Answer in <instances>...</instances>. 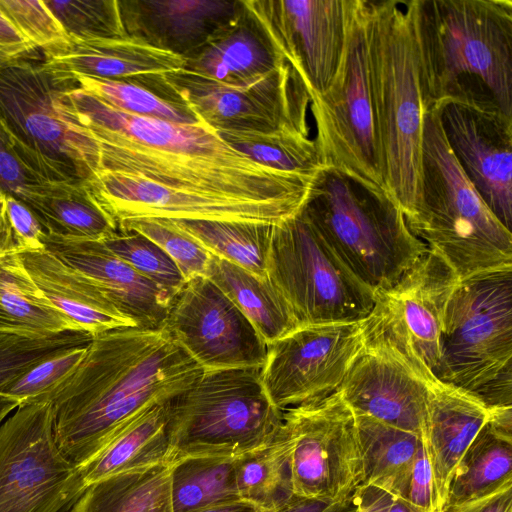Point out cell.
I'll return each instance as SVG.
<instances>
[{
  "label": "cell",
  "mask_w": 512,
  "mask_h": 512,
  "mask_svg": "<svg viewBox=\"0 0 512 512\" xmlns=\"http://www.w3.org/2000/svg\"><path fill=\"white\" fill-rule=\"evenodd\" d=\"M57 108L97 142L99 171L271 205L293 214L305 206L317 177L263 166L232 148L204 122L179 124L127 114L77 85L59 92Z\"/></svg>",
  "instance_id": "1"
},
{
  "label": "cell",
  "mask_w": 512,
  "mask_h": 512,
  "mask_svg": "<svg viewBox=\"0 0 512 512\" xmlns=\"http://www.w3.org/2000/svg\"><path fill=\"white\" fill-rule=\"evenodd\" d=\"M203 368L163 329L121 327L92 337L49 397L56 444L79 467L146 406L190 387Z\"/></svg>",
  "instance_id": "2"
},
{
  "label": "cell",
  "mask_w": 512,
  "mask_h": 512,
  "mask_svg": "<svg viewBox=\"0 0 512 512\" xmlns=\"http://www.w3.org/2000/svg\"><path fill=\"white\" fill-rule=\"evenodd\" d=\"M408 1L425 111L455 101L512 118V1Z\"/></svg>",
  "instance_id": "3"
},
{
  "label": "cell",
  "mask_w": 512,
  "mask_h": 512,
  "mask_svg": "<svg viewBox=\"0 0 512 512\" xmlns=\"http://www.w3.org/2000/svg\"><path fill=\"white\" fill-rule=\"evenodd\" d=\"M369 81L384 187L405 219L419 191L424 97L408 0H366Z\"/></svg>",
  "instance_id": "4"
},
{
  "label": "cell",
  "mask_w": 512,
  "mask_h": 512,
  "mask_svg": "<svg viewBox=\"0 0 512 512\" xmlns=\"http://www.w3.org/2000/svg\"><path fill=\"white\" fill-rule=\"evenodd\" d=\"M411 232L459 280L512 269V232L487 207L453 155L436 109L425 111Z\"/></svg>",
  "instance_id": "5"
},
{
  "label": "cell",
  "mask_w": 512,
  "mask_h": 512,
  "mask_svg": "<svg viewBox=\"0 0 512 512\" xmlns=\"http://www.w3.org/2000/svg\"><path fill=\"white\" fill-rule=\"evenodd\" d=\"M350 270L372 290L395 283L427 250L396 201L322 168L302 209Z\"/></svg>",
  "instance_id": "6"
},
{
  "label": "cell",
  "mask_w": 512,
  "mask_h": 512,
  "mask_svg": "<svg viewBox=\"0 0 512 512\" xmlns=\"http://www.w3.org/2000/svg\"><path fill=\"white\" fill-rule=\"evenodd\" d=\"M262 369L204 370L170 399L169 463L190 457H241L272 441L283 411L268 397Z\"/></svg>",
  "instance_id": "7"
},
{
  "label": "cell",
  "mask_w": 512,
  "mask_h": 512,
  "mask_svg": "<svg viewBox=\"0 0 512 512\" xmlns=\"http://www.w3.org/2000/svg\"><path fill=\"white\" fill-rule=\"evenodd\" d=\"M435 377L488 407L512 406V269L459 281L446 307Z\"/></svg>",
  "instance_id": "8"
},
{
  "label": "cell",
  "mask_w": 512,
  "mask_h": 512,
  "mask_svg": "<svg viewBox=\"0 0 512 512\" xmlns=\"http://www.w3.org/2000/svg\"><path fill=\"white\" fill-rule=\"evenodd\" d=\"M35 60L0 68V118L16 151L46 182L86 183L99 171V147L57 108L59 92L74 84Z\"/></svg>",
  "instance_id": "9"
},
{
  "label": "cell",
  "mask_w": 512,
  "mask_h": 512,
  "mask_svg": "<svg viewBox=\"0 0 512 512\" xmlns=\"http://www.w3.org/2000/svg\"><path fill=\"white\" fill-rule=\"evenodd\" d=\"M436 253H425L392 285L374 291L360 322L363 347L406 368L428 386L436 382L443 320L459 283Z\"/></svg>",
  "instance_id": "10"
},
{
  "label": "cell",
  "mask_w": 512,
  "mask_h": 512,
  "mask_svg": "<svg viewBox=\"0 0 512 512\" xmlns=\"http://www.w3.org/2000/svg\"><path fill=\"white\" fill-rule=\"evenodd\" d=\"M267 276L300 326L359 322L373 307L374 290L340 259L302 210L274 224Z\"/></svg>",
  "instance_id": "11"
},
{
  "label": "cell",
  "mask_w": 512,
  "mask_h": 512,
  "mask_svg": "<svg viewBox=\"0 0 512 512\" xmlns=\"http://www.w3.org/2000/svg\"><path fill=\"white\" fill-rule=\"evenodd\" d=\"M310 109L323 167L386 191L370 91L366 0H356L340 67L327 90L311 97Z\"/></svg>",
  "instance_id": "12"
},
{
  "label": "cell",
  "mask_w": 512,
  "mask_h": 512,
  "mask_svg": "<svg viewBox=\"0 0 512 512\" xmlns=\"http://www.w3.org/2000/svg\"><path fill=\"white\" fill-rule=\"evenodd\" d=\"M280 429L290 446L293 494L342 500L364 482V469L355 415L339 390L288 408Z\"/></svg>",
  "instance_id": "13"
},
{
  "label": "cell",
  "mask_w": 512,
  "mask_h": 512,
  "mask_svg": "<svg viewBox=\"0 0 512 512\" xmlns=\"http://www.w3.org/2000/svg\"><path fill=\"white\" fill-rule=\"evenodd\" d=\"M83 491L56 444L50 402L17 407L0 424V512H61Z\"/></svg>",
  "instance_id": "14"
},
{
  "label": "cell",
  "mask_w": 512,
  "mask_h": 512,
  "mask_svg": "<svg viewBox=\"0 0 512 512\" xmlns=\"http://www.w3.org/2000/svg\"><path fill=\"white\" fill-rule=\"evenodd\" d=\"M163 77L179 99L216 132L287 130L309 136L307 110L311 98L288 62L244 86L224 84L185 70Z\"/></svg>",
  "instance_id": "15"
},
{
  "label": "cell",
  "mask_w": 512,
  "mask_h": 512,
  "mask_svg": "<svg viewBox=\"0 0 512 512\" xmlns=\"http://www.w3.org/2000/svg\"><path fill=\"white\" fill-rule=\"evenodd\" d=\"M360 322L301 325L268 344L262 382L281 411L337 391L363 350Z\"/></svg>",
  "instance_id": "16"
},
{
  "label": "cell",
  "mask_w": 512,
  "mask_h": 512,
  "mask_svg": "<svg viewBox=\"0 0 512 512\" xmlns=\"http://www.w3.org/2000/svg\"><path fill=\"white\" fill-rule=\"evenodd\" d=\"M162 328L203 370L265 364L267 343L207 277L185 282L173 297Z\"/></svg>",
  "instance_id": "17"
},
{
  "label": "cell",
  "mask_w": 512,
  "mask_h": 512,
  "mask_svg": "<svg viewBox=\"0 0 512 512\" xmlns=\"http://www.w3.org/2000/svg\"><path fill=\"white\" fill-rule=\"evenodd\" d=\"M310 98L333 81L356 0H246Z\"/></svg>",
  "instance_id": "18"
},
{
  "label": "cell",
  "mask_w": 512,
  "mask_h": 512,
  "mask_svg": "<svg viewBox=\"0 0 512 512\" xmlns=\"http://www.w3.org/2000/svg\"><path fill=\"white\" fill-rule=\"evenodd\" d=\"M433 109L466 176L494 216L511 231L512 118L455 101Z\"/></svg>",
  "instance_id": "19"
},
{
  "label": "cell",
  "mask_w": 512,
  "mask_h": 512,
  "mask_svg": "<svg viewBox=\"0 0 512 512\" xmlns=\"http://www.w3.org/2000/svg\"><path fill=\"white\" fill-rule=\"evenodd\" d=\"M85 185L117 224L138 218L276 224L296 215L271 205L186 192L112 171H98Z\"/></svg>",
  "instance_id": "20"
},
{
  "label": "cell",
  "mask_w": 512,
  "mask_h": 512,
  "mask_svg": "<svg viewBox=\"0 0 512 512\" xmlns=\"http://www.w3.org/2000/svg\"><path fill=\"white\" fill-rule=\"evenodd\" d=\"M44 249L88 277L137 327L164 325L172 298L113 253L100 240L44 233Z\"/></svg>",
  "instance_id": "21"
},
{
  "label": "cell",
  "mask_w": 512,
  "mask_h": 512,
  "mask_svg": "<svg viewBox=\"0 0 512 512\" xmlns=\"http://www.w3.org/2000/svg\"><path fill=\"white\" fill-rule=\"evenodd\" d=\"M338 390L353 412L424 437L428 385L396 361L363 347Z\"/></svg>",
  "instance_id": "22"
},
{
  "label": "cell",
  "mask_w": 512,
  "mask_h": 512,
  "mask_svg": "<svg viewBox=\"0 0 512 512\" xmlns=\"http://www.w3.org/2000/svg\"><path fill=\"white\" fill-rule=\"evenodd\" d=\"M242 0H118L126 36L184 59L238 14Z\"/></svg>",
  "instance_id": "23"
},
{
  "label": "cell",
  "mask_w": 512,
  "mask_h": 512,
  "mask_svg": "<svg viewBox=\"0 0 512 512\" xmlns=\"http://www.w3.org/2000/svg\"><path fill=\"white\" fill-rule=\"evenodd\" d=\"M48 72L67 80L73 76L131 81L155 89L164 75L183 70L185 59L131 37L73 40L63 50L44 56Z\"/></svg>",
  "instance_id": "24"
},
{
  "label": "cell",
  "mask_w": 512,
  "mask_h": 512,
  "mask_svg": "<svg viewBox=\"0 0 512 512\" xmlns=\"http://www.w3.org/2000/svg\"><path fill=\"white\" fill-rule=\"evenodd\" d=\"M490 407L474 394L439 380L428 386L424 442L432 469L437 512L469 446L489 419Z\"/></svg>",
  "instance_id": "25"
},
{
  "label": "cell",
  "mask_w": 512,
  "mask_h": 512,
  "mask_svg": "<svg viewBox=\"0 0 512 512\" xmlns=\"http://www.w3.org/2000/svg\"><path fill=\"white\" fill-rule=\"evenodd\" d=\"M242 0L237 16L185 58V71L233 86L249 85L286 64Z\"/></svg>",
  "instance_id": "26"
},
{
  "label": "cell",
  "mask_w": 512,
  "mask_h": 512,
  "mask_svg": "<svg viewBox=\"0 0 512 512\" xmlns=\"http://www.w3.org/2000/svg\"><path fill=\"white\" fill-rule=\"evenodd\" d=\"M17 255L42 294L78 329L94 336L137 327L88 277L49 251L21 249Z\"/></svg>",
  "instance_id": "27"
},
{
  "label": "cell",
  "mask_w": 512,
  "mask_h": 512,
  "mask_svg": "<svg viewBox=\"0 0 512 512\" xmlns=\"http://www.w3.org/2000/svg\"><path fill=\"white\" fill-rule=\"evenodd\" d=\"M170 399L154 402L134 415L86 463L78 467L81 485L124 471L168 461Z\"/></svg>",
  "instance_id": "28"
},
{
  "label": "cell",
  "mask_w": 512,
  "mask_h": 512,
  "mask_svg": "<svg viewBox=\"0 0 512 512\" xmlns=\"http://www.w3.org/2000/svg\"><path fill=\"white\" fill-rule=\"evenodd\" d=\"M18 200L30 208L48 234L101 241L118 230L117 222L85 183L43 182Z\"/></svg>",
  "instance_id": "29"
},
{
  "label": "cell",
  "mask_w": 512,
  "mask_h": 512,
  "mask_svg": "<svg viewBox=\"0 0 512 512\" xmlns=\"http://www.w3.org/2000/svg\"><path fill=\"white\" fill-rule=\"evenodd\" d=\"M244 314L268 344L300 325L283 294L269 277L212 255L206 276Z\"/></svg>",
  "instance_id": "30"
},
{
  "label": "cell",
  "mask_w": 512,
  "mask_h": 512,
  "mask_svg": "<svg viewBox=\"0 0 512 512\" xmlns=\"http://www.w3.org/2000/svg\"><path fill=\"white\" fill-rule=\"evenodd\" d=\"M69 330L80 329L42 294L17 252L1 255L0 333L45 338Z\"/></svg>",
  "instance_id": "31"
},
{
  "label": "cell",
  "mask_w": 512,
  "mask_h": 512,
  "mask_svg": "<svg viewBox=\"0 0 512 512\" xmlns=\"http://www.w3.org/2000/svg\"><path fill=\"white\" fill-rule=\"evenodd\" d=\"M354 415L363 460L362 486L405 499L422 437L365 414Z\"/></svg>",
  "instance_id": "32"
},
{
  "label": "cell",
  "mask_w": 512,
  "mask_h": 512,
  "mask_svg": "<svg viewBox=\"0 0 512 512\" xmlns=\"http://www.w3.org/2000/svg\"><path fill=\"white\" fill-rule=\"evenodd\" d=\"M171 463L140 467L89 485L69 512H173Z\"/></svg>",
  "instance_id": "33"
},
{
  "label": "cell",
  "mask_w": 512,
  "mask_h": 512,
  "mask_svg": "<svg viewBox=\"0 0 512 512\" xmlns=\"http://www.w3.org/2000/svg\"><path fill=\"white\" fill-rule=\"evenodd\" d=\"M171 221L212 255L259 277H267L273 223L247 220Z\"/></svg>",
  "instance_id": "34"
},
{
  "label": "cell",
  "mask_w": 512,
  "mask_h": 512,
  "mask_svg": "<svg viewBox=\"0 0 512 512\" xmlns=\"http://www.w3.org/2000/svg\"><path fill=\"white\" fill-rule=\"evenodd\" d=\"M512 485V442L487 425L479 431L450 484L446 506L489 495Z\"/></svg>",
  "instance_id": "35"
},
{
  "label": "cell",
  "mask_w": 512,
  "mask_h": 512,
  "mask_svg": "<svg viewBox=\"0 0 512 512\" xmlns=\"http://www.w3.org/2000/svg\"><path fill=\"white\" fill-rule=\"evenodd\" d=\"M239 457H190L172 463L173 512H194L239 498L236 464Z\"/></svg>",
  "instance_id": "36"
},
{
  "label": "cell",
  "mask_w": 512,
  "mask_h": 512,
  "mask_svg": "<svg viewBox=\"0 0 512 512\" xmlns=\"http://www.w3.org/2000/svg\"><path fill=\"white\" fill-rule=\"evenodd\" d=\"M290 446L280 427L265 447L243 455L236 464L239 498L271 512L293 497Z\"/></svg>",
  "instance_id": "37"
},
{
  "label": "cell",
  "mask_w": 512,
  "mask_h": 512,
  "mask_svg": "<svg viewBox=\"0 0 512 512\" xmlns=\"http://www.w3.org/2000/svg\"><path fill=\"white\" fill-rule=\"evenodd\" d=\"M217 134L232 148L274 170L312 176L323 168L315 140L299 132L217 131Z\"/></svg>",
  "instance_id": "38"
},
{
  "label": "cell",
  "mask_w": 512,
  "mask_h": 512,
  "mask_svg": "<svg viewBox=\"0 0 512 512\" xmlns=\"http://www.w3.org/2000/svg\"><path fill=\"white\" fill-rule=\"evenodd\" d=\"M72 80L79 88L127 114L179 124L202 122L185 102L140 83L87 76H73Z\"/></svg>",
  "instance_id": "39"
},
{
  "label": "cell",
  "mask_w": 512,
  "mask_h": 512,
  "mask_svg": "<svg viewBox=\"0 0 512 512\" xmlns=\"http://www.w3.org/2000/svg\"><path fill=\"white\" fill-rule=\"evenodd\" d=\"M92 335L69 330L45 338L0 333V388L36 365L66 349L87 345ZM18 404L0 395V424Z\"/></svg>",
  "instance_id": "40"
},
{
  "label": "cell",
  "mask_w": 512,
  "mask_h": 512,
  "mask_svg": "<svg viewBox=\"0 0 512 512\" xmlns=\"http://www.w3.org/2000/svg\"><path fill=\"white\" fill-rule=\"evenodd\" d=\"M101 241L172 299L186 282L164 250L139 232L118 227L114 234Z\"/></svg>",
  "instance_id": "41"
},
{
  "label": "cell",
  "mask_w": 512,
  "mask_h": 512,
  "mask_svg": "<svg viewBox=\"0 0 512 512\" xmlns=\"http://www.w3.org/2000/svg\"><path fill=\"white\" fill-rule=\"evenodd\" d=\"M70 39L126 37L118 0H44Z\"/></svg>",
  "instance_id": "42"
},
{
  "label": "cell",
  "mask_w": 512,
  "mask_h": 512,
  "mask_svg": "<svg viewBox=\"0 0 512 512\" xmlns=\"http://www.w3.org/2000/svg\"><path fill=\"white\" fill-rule=\"evenodd\" d=\"M87 345L66 349L32 366L0 388V395L19 406L48 402L54 390L77 368Z\"/></svg>",
  "instance_id": "43"
},
{
  "label": "cell",
  "mask_w": 512,
  "mask_h": 512,
  "mask_svg": "<svg viewBox=\"0 0 512 512\" xmlns=\"http://www.w3.org/2000/svg\"><path fill=\"white\" fill-rule=\"evenodd\" d=\"M118 227L139 232L155 242L175 262L186 281L206 276L212 254L171 220L130 219L120 222Z\"/></svg>",
  "instance_id": "44"
},
{
  "label": "cell",
  "mask_w": 512,
  "mask_h": 512,
  "mask_svg": "<svg viewBox=\"0 0 512 512\" xmlns=\"http://www.w3.org/2000/svg\"><path fill=\"white\" fill-rule=\"evenodd\" d=\"M0 9L44 56L63 50L71 41L44 0H0Z\"/></svg>",
  "instance_id": "45"
},
{
  "label": "cell",
  "mask_w": 512,
  "mask_h": 512,
  "mask_svg": "<svg viewBox=\"0 0 512 512\" xmlns=\"http://www.w3.org/2000/svg\"><path fill=\"white\" fill-rule=\"evenodd\" d=\"M43 182L46 181L21 159L11 132L0 118V193L20 199Z\"/></svg>",
  "instance_id": "46"
},
{
  "label": "cell",
  "mask_w": 512,
  "mask_h": 512,
  "mask_svg": "<svg viewBox=\"0 0 512 512\" xmlns=\"http://www.w3.org/2000/svg\"><path fill=\"white\" fill-rule=\"evenodd\" d=\"M0 198L18 250L44 249L42 236L45 231L30 208L9 194L0 193Z\"/></svg>",
  "instance_id": "47"
},
{
  "label": "cell",
  "mask_w": 512,
  "mask_h": 512,
  "mask_svg": "<svg viewBox=\"0 0 512 512\" xmlns=\"http://www.w3.org/2000/svg\"><path fill=\"white\" fill-rule=\"evenodd\" d=\"M405 500L416 512H437L432 469L423 437L416 454Z\"/></svg>",
  "instance_id": "48"
},
{
  "label": "cell",
  "mask_w": 512,
  "mask_h": 512,
  "mask_svg": "<svg viewBox=\"0 0 512 512\" xmlns=\"http://www.w3.org/2000/svg\"><path fill=\"white\" fill-rule=\"evenodd\" d=\"M358 498L359 489L354 495L335 501L293 495L284 505L271 512H353Z\"/></svg>",
  "instance_id": "49"
},
{
  "label": "cell",
  "mask_w": 512,
  "mask_h": 512,
  "mask_svg": "<svg viewBox=\"0 0 512 512\" xmlns=\"http://www.w3.org/2000/svg\"><path fill=\"white\" fill-rule=\"evenodd\" d=\"M441 512H512V485L478 499L446 506Z\"/></svg>",
  "instance_id": "50"
},
{
  "label": "cell",
  "mask_w": 512,
  "mask_h": 512,
  "mask_svg": "<svg viewBox=\"0 0 512 512\" xmlns=\"http://www.w3.org/2000/svg\"><path fill=\"white\" fill-rule=\"evenodd\" d=\"M392 496L373 487L359 488V498L353 512H387Z\"/></svg>",
  "instance_id": "51"
},
{
  "label": "cell",
  "mask_w": 512,
  "mask_h": 512,
  "mask_svg": "<svg viewBox=\"0 0 512 512\" xmlns=\"http://www.w3.org/2000/svg\"><path fill=\"white\" fill-rule=\"evenodd\" d=\"M487 425L498 437L512 442V406L490 407Z\"/></svg>",
  "instance_id": "52"
},
{
  "label": "cell",
  "mask_w": 512,
  "mask_h": 512,
  "mask_svg": "<svg viewBox=\"0 0 512 512\" xmlns=\"http://www.w3.org/2000/svg\"><path fill=\"white\" fill-rule=\"evenodd\" d=\"M36 47L33 44L0 46V68L20 60H36Z\"/></svg>",
  "instance_id": "53"
},
{
  "label": "cell",
  "mask_w": 512,
  "mask_h": 512,
  "mask_svg": "<svg viewBox=\"0 0 512 512\" xmlns=\"http://www.w3.org/2000/svg\"><path fill=\"white\" fill-rule=\"evenodd\" d=\"M31 44L0 9V46Z\"/></svg>",
  "instance_id": "54"
},
{
  "label": "cell",
  "mask_w": 512,
  "mask_h": 512,
  "mask_svg": "<svg viewBox=\"0 0 512 512\" xmlns=\"http://www.w3.org/2000/svg\"><path fill=\"white\" fill-rule=\"evenodd\" d=\"M17 251L18 247L8 223L3 202L0 198V256Z\"/></svg>",
  "instance_id": "55"
},
{
  "label": "cell",
  "mask_w": 512,
  "mask_h": 512,
  "mask_svg": "<svg viewBox=\"0 0 512 512\" xmlns=\"http://www.w3.org/2000/svg\"><path fill=\"white\" fill-rule=\"evenodd\" d=\"M194 512H266L256 505L242 499L210 506Z\"/></svg>",
  "instance_id": "56"
},
{
  "label": "cell",
  "mask_w": 512,
  "mask_h": 512,
  "mask_svg": "<svg viewBox=\"0 0 512 512\" xmlns=\"http://www.w3.org/2000/svg\"><path fill=\"white\" fill-rule=\"evenodd\" d=\"M387 512H416L408 502L400 497H392Z\"/></svg>",
  "instance_id": "57"
}]
</instances>
